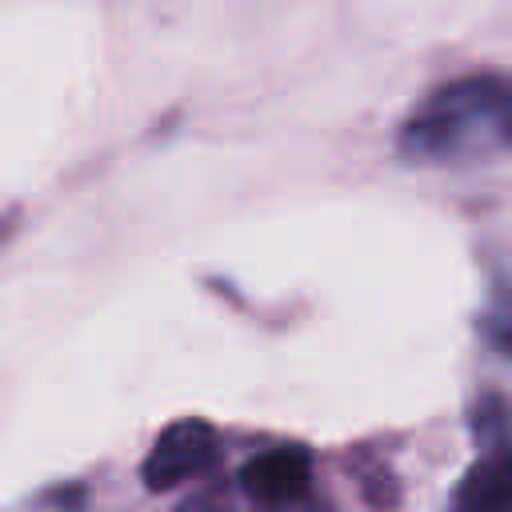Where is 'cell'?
I'll list each match as a JSON object with an SVG mask.
<instances>
[{
    "label": "cell",
    "instance_id": "277c9868",
    "mask_svg": "<svg viewBox=\"0 0 512 512\" xmlns=\"http://www.w3.org/2000/svg\"><path fill=\"white\" fill-rule=\"evenodd\" d=\"M512 508V452L488 448L464 472L452 512H508Z\"/></svg>",
    "mask_w": 512,
    "mask_h": 512
},
{
    "label": "cell",
    "instance_id": "8992f818",
    "mask_svg": "<svg viewBox=\"0 0 512 512\" xmlns=\"http://www.w3.org/2000/svg\"><path fill=\"white\" fill-rule=\"evenodd\" d=\"M80 508H84V488L64 484V488H52V492L32 496V500L20 504L16 512H80Z\"/></svg>",
    "mask_w": 512,
    "mask_h": 512
},
{
    "label": "cell",
    "instance_id": "52a82bcc",
    "mask_svg": "<svg viewBox=\"0 0 512 512\" xmlns=\"http://www.w3.org/2000/svg\"><path fill=\"white\" fill-rule=\"evenodd\" d=\"M184 512H220V508H204V504H196V508H184Z\"/></svg>",
    "mask_w": 512,
    "mask_h": 512
},
{
    "label": "cell",
    "instance_id": "6da1fadb",
    "mask_svg": "<svg viewBox=\"0 0 512 512\" xmlns=\"http://www.w3.org/2000/svg\"><path fill=\"white\" fill-rule=\"evenodd\" d=\"M512 144V92L500 76H464L436 88L400 128L412 164H488Z\"/></svg>",
    "mask_w": 512,
    "mask_h": 512
},
{
    "label": "cell",
    "instance_id": "7a4b0ae2",
    "mask_svg": "<svg viewBox=\"0 0 512 512\" xmlns=\"http://www.w3.org/2000/svg\"><path fill=\"white\" fill-rule=\"evenodd\" d=\"M240 488L260 512H328L312 484V452L304 444H276L240 468Z\"/></svg>",
    "mask_w": 512,
    "mask_h": 512
},
{
    "label": "cell",
    "instance_id": "3957f363",
    "mask_svg": "<svg viewBox=\"0 0 512 512\" xmlns=\"http://www.w3.org/2000/svg\"><path fill=\"white\" fill-rule=\"evenodd\" d=\"M216 456H220V440H216V428L208 420H176L148 448V456H144V484L152 492L180 488L184 480L208 472L216 464Z\"/></svg>",
    "mask_w": 512,
    "mask_h": 512
},
{
    "label": "cell",
    "instance_id": "5b68a950",
    "mask_svg": "<svg viewBox=\"0 0 512 512\" xmlns=\"http://www.w3.org/2000/svg\"><path fill=\"white\" fill-rule=\"evenodd\" d=\"M472 436H476L480 452L508 444V408H504L500 392H484L476 400V408H472Z\"/></svg>",
    "mask_w": 512,
    "mask_h": 512
}]
</instances>
